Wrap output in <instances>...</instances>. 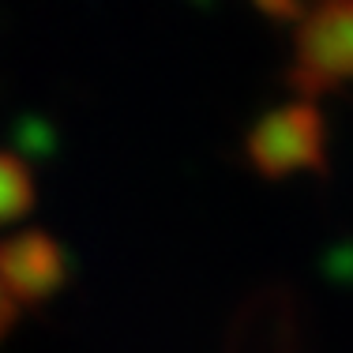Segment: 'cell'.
<instances>
[{
	"label": "cell",
	"instance_id": "6da1fadb",
	"mask_svg": "<svg viewBox=\"0 0 353 353\" xmlns=\"http://www.w3.org/2000/svg\"><path fill=\"white\" fill-rule=\"evenodd\" d=\"M293 46L290 79L301 94H327L353 83V0L305 4Z\"/></svg>",
	"mask_w": 353,
	"mask_h": 353
},
{
	"label": "cell",
	"instance_id": "7a4b0ae2",
	"mask_svg": "<svg viewBox=\"0 0 353 353\" xmlns=\"http://www.w3.org/2000/svg\"><path fill=\"white\" fill-rule=\"evenodd\" d=\"M248 150L267 176L316 173L327 165V121L308 98L290 102L256 124Z\"/></svg>",
	"mask_w": 353,
	"mask_h": 353
},
{
	"label": "cell",
	"instance_id": "3957f363",
	"mask_svg": "<svg viewBox=\"0 0 353 353\" xmlns=\"http://www.w3.org/2000/svg\"><path fill=\"white\" fill-rule=\"evenodd\" d=\"M259 4H263L271 15H279V19H290V15L305 12V0H259Z\"/></svg>",
	"mask_w": 353,
	"mask_h": 353
}]
</instances>
